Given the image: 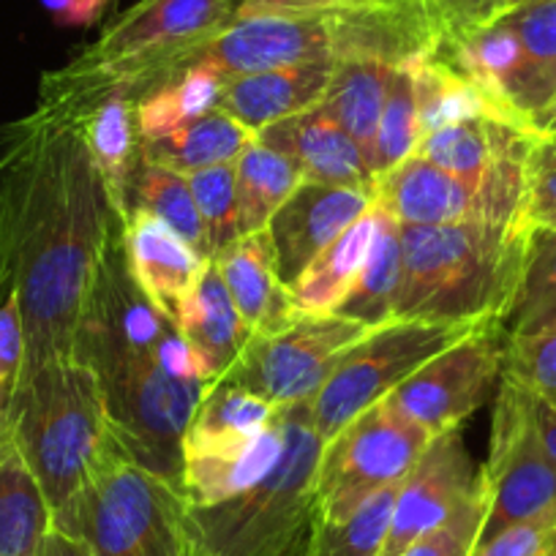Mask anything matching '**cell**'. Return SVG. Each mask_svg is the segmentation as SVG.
I'll use <instances>...</instances> for the list:
<instances>
[{
    "label": "cell",
    "mask_w": 556,
    "mask_h": 556,
    "mask_svg": "<svg viewBox=\"0 0 556 556\" xmlns=\"http://www.w3.org/2000/svg\"><path fill=\"white\" fill-rule=\"evenodd\" d=\"M485 513H489V494L480 483L478 494L456 513L447 523L434 532L424 534L399 556H469L478 545L480 529H483Z\"/></svg>",
    "instance_id": "7bdbcfd3"
},
{
    "label": "cell",
    "mask_w": 556,
    "mask_h": 556,
    "mask_svg": "<svg viewBox=\"0 0 556 556\" xmlns=\"http://www.w3.org/2000/svg\"><path fill=\"white\" fill-rule=\"evenodd\" d=\"M17 453L12 431V417H9V404H0V467Z\"/></svg>",
    "instance_id": "db71d44e"
},
{
    "label": "cell",
    "mask_w": 556,
    "mask_h": 556,
    "mask_svg": "<svg viewBox=\"0 0 556 556\" xmlns=\"http://www.w3.org/2000/svg\"><path fill=\"white\" fill-rule=\"evenodd\" d=\"M317 0H243L238 17H256V14H278V17H301Z\"/></svg>",
    "instance_id": "f907efd6"
},
{
    "label": "cell",
    "mask_w": 556,
    "mask_h": 556,
    "mask_svg": "<svg viewBox=\"0 0 556 556\" xmlns=\"http://www.w3.org/2000/svg\"><path fill=\"white\" fill-rule=\"evenodd\" d=\"M303 184L295 162L254 139L235 162V197H238L240 235L262 232L273 213L285 205Z\"/></svg>",
    "instance_id": "1f68e13d"
},
{
    "label": "cell",
    "mask_w": 556,
    "mask_h": 556,
    "mask_svg": "<svg viewBox=\"0 0 556 556\" xmlns=\"http://www.w3.org/2000/svg\"><path fill=\"white\" fill-rule=\"evenodd\" d=\"M186 178H189L197 211H200L202 224H205L211 254H218L224 245L240 238L238 197H235V164L202 169V173L186 175Z\"/></svg>",
    "instance_id": "ab89813d"
},
{
    "label": "cell",
    "mask_w": 556,
    "mask_h": 556,
    "mask_svg": "<svg viewBox=\"0 0 556 556\" xmlns=\"http://www.w3.org/2000/svg\"><path fill=\"white\" fill-rule=\"evenodd\" d=\"M117 224L72 121L34 106L0 126V301L14 292L23 314L20 382L74 361L79 319Z\"/></svg>",
    "instance_id": "6da1fadb"
},
{
    "label": "cell",
    "mask_w": 556,
    "mask_h": 556,
    "mask_svg": "<svg viewBox=\"0 0 556 556\" xmlns=\"http://www.w3.org/2000/svg\"><path fill=\"white\" fill-rule=\"evenodd\" d=\"M480 483L489 494V513L478 543L556 507V467L534 431L529 393L507 379H500L496 390L489 462L480 467Z\"/></svg>",
    "instance_id": "30bf717a"
},
{
    "label": "cell",
    "mask_w": 556,
    "mask_h": 556,
    "mask_svg": "<svg viewBox=\"0 0 556 556\" xmlns=\"http://www.w3.org/2000/svg\"><path fill=\"white\" fill-rule=\"evenodd\" d=\"M256 139L295 162L306 184L377 191L368 156L325 104L270 123Z\"/></svg>",
    "instance_id": "d6986e66"
},
{
    "label": "cell",
    "mask_w": 556,
    "mask_h": 556,
    "mask_svg": "<svg viewBox=\"0 0 556 556\" xmlns=\"http://www.w3.org/2000/svg\"><path fill=\"white\" fill-rule=\"evenodd\" d=\"M25 361V330L17 295L0 301V404H9L17 390Z\"/></svg>",
    "instance_id": "f6af8a7d"
},
{
    "label": "cell",
    "mask_w": 556,
    "mask_h": 556,
    "mask_svg": "<svg viewBox=\"0 0 556 556\" xmlns=\"http://www.w3.org/2000/svg\"><path fill=\"white\" fill-rule=\"evenodd\" d=\"M377 207V227H374L371 251L357 276L355 287L344 298L336 314L355 323L379 328L393 319L395 298L404 276V249H401V224L390 213Z\"/></svg>",
    "instance_id": "f1b7e54d"
},
{
    "label": "cell",
    "mask_w": 556,
    "mask_h": 556,
    "mask_svg": "<svg viewBox=\"0 0 556 556\" xmlns=\"http://www.w3.org/2000/svg\"><path fill=\"white\" fill-rule=\"evenodd\" d=\"M142 207L153 216L162 218L164 224L175 229L194 251H200L205 260H211V243H207L205 224H202L200 211H197L194 194H191L189 178L173 169H164L142 159L137 169V178L128 194V211Z\"/></svg>",
    "instance_id": "d590c367"
},
{
    "label": "cell",
    "mask_w": 556,
    "mask_h": 556,
    "mask_svg": "<svg viewBox=\"0 0 556 556\" xmlns=\"http://www.w3.org/2000/svg\"><path fill=\"white\" fill-rule=\"evenodd\" d=\"M9 417L20 458L39 483L55 523L117 442L99 379L77 361L50 363L17 384Z\"/></svg>",
    "instance_id": "5b68a950"
},
{
    "label": "cell",
    "mask_w": 556,
    "mask_h": 556,
    "mask_svg": "<svg viewBox=\"0 0 556 556\" xmlns=\"http://www.w3.org/2000/svg\"><path fill=\"white\" fill-rule=\"evenodd\" d=\"M377 205L404 227H437L462 222H505L475 186L464 184L434 164L412 153L377 178Z\"/></svg>",
    "instance_id": "ac0fdd59"
},
{
    "label": "cell",
    "mask_w": 556,
    "mask_h": 556,
    "mask_svg": "<svg viewBox=\"0 0 556 556\" xmlns=\"http://www.w3.org/2000/svg\"><path fill=\"white\" fill-rule=\"evenodd\" d=\"M431 3L445 28V41L462 39L502 14L500 0H431Z\"/></svg>",
    "instance_id": "bcb514c9"
},
{
    "label": "cell",
    "mask_w": 556,
    "mask_h": 556,
    "mask_svg": "<svg viewBox=\"0 0 556 556\" xmlns=\"http://www.w3.org/2000/svg\"><path fill=\"white\" fill-rule=\"evenodd\" d=\"M211 262L216 265L238 314L249 325L251 336H276L301 319L290 287L281 285L278 278L276 251L265 229L240 235L213 254Z\"/></svg>",
    "instance_id": "7402d4cb"
},
{
    "label": "cell",
    "mask_w": 556,
    "mask_h": 556,
    "mask_svg": "<svg viewBox=\"0 0 556 556\" xmlns=\"http://www.w3.org/2000/svg\"><path fill=\"white\" fill-rule=\"evenodd\" d=\"M469 556H556V507L478 543Z\"/></svg>",
    "instance_id": "ee69618b"
},
{
    "label": "cell",
    "mask_w": 556,
    "mask_h": 556,
    "mask_svg": "<svg viewBox=\"0 0 556 556\" xmlns=\"http://www.w3.org/2000/svg\"><path fill=\"white\" fill-rule=\"evenodd\" d=\"M281 409L285 453L267 478L216 507H191L200 548L218 556H292L308 543L325 442L314 431L312 399Z\"/></svg>",
    "instance_id": "52a82bcc"
},
{
    "label": "cell",
    "mask_w": 556,
    "mask_h": 556,
    "mask_svg": "<svg viewBox=\"0 0 556 556\" xmlns=\"http://www.w3.org/2000/svg\"><path fill=\"white\" fill-rule=\"evenodd\" d=\"M500 17L516 34L523 58H527V74L521 77V83H527L532 74L556 61V0H538V3L518 7L513 12L500 14ZM507 101H510V96H507Z\"/></svg>",
    "instance_id": "b9f144b4"
},
{
    "label": "cell",
    "mask_w": 556,
    "mask_h": 556,
    "mask_svg": "<svg viewBox=\"0 0 556 556\" xmlns=\"http://www.w3.org/2000/svg\"><path fill=\"white\" fill-rule=\"evenodd\" d=\"M55 529L83 540L93 556H197L194 518L184 489L134 462L121 442L96 464Z\"/></svg>",
    "instance_id": "8992f818"
},
{
    "label": "cell",
    "mask_w": 556,
    "mask_h": 556,
    "mask_svg": "<svg viewBox=\"0 0 556 556\" xmlns=\"http://www.w3.org/2000/svg\"><path fill=\"white\" fill-rule=\"evenodd\" d=\"M529 3H538V0H500V12H513V9L529 7Z\"/></svg>",
    "instance_id": "11a10c76"
},
{
    "label": "cell",
    "mask_w": 556,
    "mask_h": 556,
    "mask_svg": "<svg viewBox=\"0 0 556 556\" xmlns=\"http://www.w3.org/2000/svg\"><path fill=\"white\" fill-rule=\"evenodd\" d=\"M323 58H333L328 25L323 20L256 14L235 17V23L191 55L189 66L202 63L224 79H232Z\"/></svg>",
    "instance_id": "e0dca14e"
},
{
    "label": "cell",
    "mask_w": 556,
    "mask_h": 556,
    "mask_svg": "<svg viewBox=\"0 0 556 556\" xmlns=\"http://www.w3.org/2000/svg\"><path fill=\"white\" fill-rule=\"evenodd\" d=\"M518 224L532 238L556 232V139H534Z\"/></svg>",
    "instance_id": "60d3db41"
},
{
    "label": "cell",
    "mask_w": 556,
    "mask_h": 556,
    "mask_svg": "<svg viewBox=\"0 0 556 556\" xmlns=\"http://www.w3.org/2000/svg\"><path fill=\"white\" fill-rule=\"evenodd\" d=\"M368 325L341 314L301 317L276 336H251L238 363L224 379L273 406L314 399L352 344L368 333Z\"/></svg>",
    "instance_id": "8fae6325"
},
{
    "label": "cell",
    "mask_w": 556,
    "mask_h": 556,
    "mask_svg": "<svg viewBox=\"0 0 556 556\" xmlns=\"http://www.w3.org/2000/svg\"><path fill=\"white\" fill-rule=\"evenodd\" d=\"M227 79L211 66H194L186 68L178 77L167 79L159 88L148 90L142 99L137 101V117L139 131H142V142L162 134L173 131V128L184 126L191 117L202 115V112L218 106V93H222Z\"/></svg>",
    "instance_id": "e575fe53"
},
{
    "label": "cell",
    "mask_w": 556,
    "mask_h": 556,
    "mask_svg": "<svg viewBox=\"0 0 556 556\" xmlns=\"http://www.w3.org/2000/svg\"><path fill=\"white\" fill-rule=\"evenodd\" d=\"M45 110V106H41ZM72 121L83 134L90 159L106 186L117 218L128 216V194L142 164V131H139L137 99L123 90H106L96 99L68 110H47Z\"/></svg>",
    "instance_id": "44dd1931"
},
{
    "label": "cell",
    "mask_w": 556,
    "mask_h": 556,
    "mask_svg": "<svg viewBox=\"0 0 556 556\" xmlns=\"http://www.w3.org/2000/svg\"><path fill=\"white\" fill-rule=\"evenodd\" d=\"M527 128L534 137L556 139V96L545 106H540L538 112L527 117Z\"/></svg>",
    "instance_id": "f5cc1de1"
},
{
    "label": "cell",
    "mask_w": 556,
    "mask_h": 556,
    "mask_svg": "<svg viewBox=\"0 0 556 556\" xmlns=\"http://www.w3.org/2000/svg\"><path fill=\"white\" fill-rule=\"evenodd\" d=\"M278 412L281 406L267 404L260 395L227 379H218L202 393L200 406L184 434V447L235 445V442L254 440L276 420Z\"/></svg>",
    "instance_id": "4dcf8cb0"
},
{
    "label": "cell",
    "mask_w": 556,
    "mask_h": 556,
    "mask_svg": "<svg viewBox=\"0 0 556 556\" xmlns=\"http://www.w3.org/2000/svg\"><path fill=\"white\" fill-rule=\"evenodd\" d=\"M50 529V505L20 453H14L0 467V556H36Z\"/></svg>",
    "instance_id": "d6a6232c"
},
{
    "label": "cell",
    "mask_w": 556,
    "mask_h": 556,
    "mask_svg": "<svg viewBox=\"0 0 556 556\" xmlns=\"http://www.w3.org/2000/svg\"><path fill=\"white\" fill-rule=\"evenodd\" d=\"M424 139L420 131V115H417V90H415V66H399L390 79L388 96H384L382 115H379L377 137L371 151L374 178L384 175L409 159Z\"/></svg>",
    "instance_id": "8d00e7d4"
},
{
    "label": "cell",
    "mask_w": 556,
    "mask_h": 556,
    "mask_svg": "<svg viewBox=\"0 0 556 556\" xmlns=\"http://www.w3.org/2000/svg\"><path fill=\"white\" fill-rule=\"evenodd\" d=\"M534 134L505 117H469L431 131L415 153L475 186L505 222H518Z\"/></svg>",
    "instance_id": "4fadbf2b"
},
{
    "label": "cell",
    "mask_w": 556,
    "mask_h": 556,
    "mask_svg": "<svg viewBox=\"0 0 556 556\" xmlns=\"http://www.w3.org/2000/svg\"><path fill=\"white\" fill-rule=\"evenodd\" d=\"M123 249L128 270L148 301L178 323V312L211 260L191 249L169 224L151 211L131 207L123 218Z\"/></svg>",
    "instance_id": "ffe728a7"
},
{
    "label": "cell",
    "mask_w": 556,
    "mask_h": 556,
    "mask_svg": "<svg viewBox=\"0 0 556 556\" xmlns=\"http://www.w3.org/2000/svg\"><path fill=\"white\" fill-rule=\"evenodd\" d=\"M104 3H106V12H115V9H117V3H121V0H104Z\"/></svg>",
    "instance_id": "9f6ffc18"
},
{
    "label": "cell",
    "mask_w": 556,
    "mask_h": 556,
    "mask_svg": "<svg viewBox=\"0 0 556 556\" xmlns=\"http://www.w3.org/2000/svg\"><path fill=\"white\" fill-rule=\"evenodd\" d=\"M285 453V409L254 440L235 445L184 447L180 489L191 507H216L267 478Z\"/></svg>",
    "instance_id": "603a6c76"
},
{
    "label": "cell",
    "mask_w": 556,
    "mask_h": 556,
    "mask_svg": "<svg viewBox=\"0 0 556 556\" xmlns=\"http://www.w3.org/2000/svg\"><path fill=\"white\" fill-rule=\"evenodd\" d=\"M532 235L518 222L404 227V276L393 319L507 323Z\"/></svg>",
    "instance_id": "277c9868"
},
{
    "label": "cell",
    "mask_w": 556,
    "mask_h": 556,
    "mask_svg": "<svg viewBox=\"0 0 556 556\" xmlns=\"http://www.w3.org/2000/svg\"><path fill=\"white\" fill-rule=\"evenodd\" d=\"M36 556H93V554H90V548L79 538L52 527L50 532L45 534V540H41L39 554Z\"/></svg>",
    "instance_id": "816d5d0a"
},
{
    "label": "cell",
    "mask_w": 556,
    "mask_h": 556,
    "mask_svg": "<svg viewBox=\"0 0 556 556\" xmlns=\"http://www.w3.org/2000/svg\"><path fill=\"white\" fill-rule=\"evenodd\" d=\"M554 96H556V61L551 63V66L540 68L538 74H532L527 83L518 85V88L510 93V106L513 112L527 123V117L532 115V112H538L540 106L548 104Z\"/></svg>",
    "instance_id": "7dc6e473"
},
{
    "label": "cell",
    "mask_w": 556,
    "mask_h": 556,
    "mask_svg": "<svg viewBox=\"0 0 556 556\" xmlns=\"http://www.w3.org/2000/svg\"><path fill=\"white\" fill-rule=\"evenodd\" d=\"M480 325L485 323L390 319L368 330L344 352L336 371L312 399V420L319 440L328 445L361 412L388 399L417 368H424L447 346L467 339Z\"/></svg>",
    "instance_id": "ba28073f"
},
{
    "label": "cell",
    "mask_w": 556,
    "mask_h": 556,
    "mask_svg": "<svg viewBox=\"0 0 556 556\" xmlns=\"http://www.w3.org/2000/svg\"><path fill=\"white\" fill-rule=\"evenodd\" d=\"M478 489L480 469L469 458L462 429L431 437L412 472L399 485L382 556L404 554L415 540L451 521Z\"/></svg>",
    "instance_id": "9a60e30c"
},
{
    "label": "cell",
    "mask_w": 556,
    "mask_h": 556,
    "mask_svg": "<svg viewBox=\"0 0 556 556\" xmlns=\"http://www.w3.org/2000/svg\"><path fill=\"white\" fill-rule=\"evenodd\" d=\"M429 442L431 437L388 399L368 406L323 447L314 518H344L377 491L404 483Z\"/></svg>",
    "instance_id": "9c48e42d"
},
{
    "label": "cell",
    "mask_w": 556,
    "mask_h": 556,
    "mask_svg": "<svg viewBox=\"0 0 556 556\" xmlns=\"http://www.w3.org/2000/svg\"><path fill=\"white\" fill-rule=\"evenodd\" d=\"M377 205V202H374ZM374 227H377V207L357 218L344 235L333 240L306 270L298 276L295 285L290 287L292 303H295L301 317H325L336 314V308L344 303L361 276L363 265L368 260L374 240Z\"/></svg>",
    "instance_id": "4316f807"
},
{
    "label": "cell",
    "mask_w": 556,
    "mask_h": 556,
    "mask_svg": "<svg viewBox=\"0 0 556 556\" xmlns=\"http://www.w3.org/2000/svg\"><path fill=\"white\" fill-rule=\"evenodd\" d=\"M502 379L556 406V323L527 336L507 333Z\"/></svg>",
    "instance_id": "f35d334b"
},
{
    "label": "cell",
    "mask_w": 556,
    "mask_h": 556,
    "mask_svg": "<svg viewBox=\"0 0 556 556\" xmlns=\"http://www.w3.org/2000/svg\"><path fill=\"white\" fill-rule=\"evenodd\" d=\"M178 328L205 388L227 377L249 344V325L235 308L213 262H207L200 281L180 306Z\"/></svg>",
    "instance_id": "d4e9b609"
},
{
    "label": "cell",
    "mask_w": 556,
    "mask_h": 556,
    "mask_svg": "<svg viewBox=\"0 0 556 556\" xmlns=\"http://www.w3.org/2000/svg\"><path fill=\"white\" fill-rule=\"evenodd\" d=\"M240 7L243 0H137L72 61L41 74L36 106L68 110L106 90L139 101L184 74L191 55L235 23Z\"/></svg>",
    "instance_id": "3957f363"
},
{
    "label": "cell",
    "mask_w": 556,
    "mask_h": 556,
    "mask_svg": "<svg viewBox=\"0 0 556 556\" xmlns=\"http://www.w3.org/2000/svg\"><path fill=\"white\" fill-rule=\"evenodd\" d=\"M254 139L256 131H251L245 123L224 112L222 106H213L162 137L146 139L142 159L173 173L194 175L222 164H235Z\"/></svg>",
    "instance_id": "484cf974"
},
{
    "label": "cell",
    "mask_w": 556,
    "mask_h": 556,
    "mask_svg": "<svg viewBox=\"0 0 556 556\" xmlns=\"http://www.w3.org/2000/svg\"><path fill=\"white\" fill-rule=\"evenodd\" d=\"M399 66H388L379 61H333V77H330L328 93L323 104L333 112L336 121L350 131L371 164L374 137H377L379 115H382L384 96H388L390 79Z\"/></svg>",
    "instance_id": "f546056e"
},
{
    "label": "cell",
    "mask_w": 556,
    "mask_h": 556,
    "mask_svg": "<svg viewBox=\"0 0 556 556\" xmlns=\"http://www.w3.org/2000/svg\"><path fill=\"white\" fill-rule=\"evenodd\" d=\"M399 485L377 491L344 518H314L306 556H382Z\"/></svg>",
    "instance_id": "836d02e7"
},
{
    "label": "cell",
    "mask_w": 556,
    "mask_h": 556,
    "mask_svg": "<svg viewBox=\"0 0 556 556\" xmlns=\"http://www.w3.org/2000/svg\"><path fill=\"white\" fill-rule=\"evenodd\" d=\"M529 404H532V420L540 445H543L545 456L556 467V406L543 404V401L532 399V395H529Z\"/></svg>",
    "instance_id": "681fc988"
},
{
    "label": "cell",
    "mask_w": 556,
    "mask_h": 556,
    "mask_svg": "<svg viewBox=\"0 0 556 556\" xmlns=\"http://www.w3.org/2000/svg\"><path fill=\"white\" fill-rule=\"evenodd\" d=\"M415 90L424 137L469 117H505L523 123L505 101L440 55L415 63Z\"/></svg>",
    "instance_id": "83f0119b"
},
{
    "label": "cell",
    "mask_w": 556,
    "mask_h": 556,
    "mask_svg": "<svg viewBox=\"0 0 556 556\" xmlns=\"http://www.w3.org/2000/svg\"><path fill=\"white\" fill-rule=\"evenodd\" d=\"M507 325L485 323L417 368L388 395L390 404L429 437L462 429L494 395L505 363Z\"/></svg>",
    "instance_id": "7c38bea8"
},
{
    "label": "cell",
    "mask_w": 556,
    "mask_h": 556,
    "mask_svg": "<svg viewBox=\"0 0 556 556\" xmlns=\"http://www.w3.org/2000/svg\"><path fill=\"white\" fill-rule=\"evenodd\" d=\"M197 556H218V554H211V551H205V548H200V551H197Z\"/></svg>",
    "instance_id": "6f0895ef"
},
{
    "label": "cell",
    "mask_w": 556,
    "mask_h": 556,
    "mask_svg": "<svg viewBox=\"0 0 556 556\" xmlns=\"http://www.w3.org/2000/svg\"><path fill=\"white\" fill-rule=\"evenodd\" d=\"M61 28H93L110 17L104 0H41Z\"/></svg>",
    "instance_id": "c3c4849f"
},
{
    "label": "cell",
    "mask_w": 556,
    "mask_h": 556,
    "mask_svg": "<svg viewBox=\"0 0 556 556\" xmlns=\"http://www.w3.org/2000/svg\"><path fill=\"white\" fill-rule=\"evenodd\" d=\"M377 202L374 189L325 186L303 180L290 200L273 213L265 232L276 251V270L281 285L292 287L303 270L344 235L357 218L366 216Z\"/></svg>",
    "instance_id": "2e32d148"
},
{
    "label": "cell",
    "mask_w": 556,
    "mask_h": 556,
    "mask_svg": "<svg viewBox=\"0 0 556 556\" xmlns=\"http://www.w3.org/2000/svg\"><path fill=\"white\" fill-rule=\"evenodd\" d=\"M123 222L96 270L74 361L96 374L115 440L142 467L180 485L184 434L200 406V379L178 323L153 306L128 270Z\"/></svg>",
    "instance_id": "7a4b0ae2"
},
{
    "label": "cell",
    "mask_w": 556,
    "mask_h": 556,
    "mask_svg": "<svg viewBox=\"0 0 556 556\" xmlns=\"http://www.w3.org/2000/svg\"><path fill=\"white\" fill-rule=\"evenodd\" d=\"M330 77L333 58L232 77L218 93V106L260 134L270 123L323 104Z\"/></svg>",
    "instance_id": "cb8c5ba5"
},
{
    "label": "cell",
    "mask_w": 556,
    "mask_h": 556,
    "mask_svg": "<svg viewBox=\"0 0 556 556\" xmlns=\"http://www.w3.org/2000/svg\"><path fill=\"white\" fill-rule=\"evenodd\" d=\"M556 323V232L534 235L507 333L527 336Z\"/></svg>",
    "instance_id": "74e56055"
},
{
    "label": "cell",
    "mask_w": 556,
    "mask_h": 556,
    "mask_svg": "<svg viewBox=\"0 0 556 556\" xmlns=\"http://www.w3.org/2000/svg\"><path fill=\"white\" fill-rule=\"evenodd\" d=\"M301 17L328 25L333 61H379L415 66L445 41L431 0H317Z\"/></svg>",
    "instance_id": "5bb4252c"
}]
</instances>
